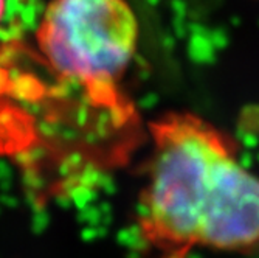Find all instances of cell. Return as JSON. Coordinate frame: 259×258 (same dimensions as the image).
I'll use <instances>...</instances> for the list:
<instances>
[{"label":"cell","instance_id":"1","mask_svg":"<svg viewBox=\"0 0 259 258\" xmlns=\"http://www.w3.org/2000/svg\"><path fill=\"white\" fill-rule=\"evenodd\" d=\"M151 140L137 215L145 256L259 253V176L228 134L193 112H169L151 125Z\"/></svg>","mask_w":259,"mask_h":258},{"label":"cell","instance_id":"3","mask_svg":"<svg viewBox=\"0 0 259 258\" xmlns=\"http://www.w3.org/2000/svg\"><path fill=\"white\" fill-rule=\"evenodd\" d=\"M5 10H7V0H0V20L4 19Z\"/></svg>","mask_w":259,"mask_h":258},{"label":"cell","instance_id":"2","mask_svg":"<svg viewBox=\"0 0 259 258\" xmlns=\"http://www.w3.org/2000/svg\"><path fill=\"white\" fill-rule=\"evenodd\" d=\"M37 42L61 78L81 86L93 103L120 107L116 84L138 42V22L127 0H53Z\"/></svg>","mask_w":259,"mask_h":258}]
</instances>
